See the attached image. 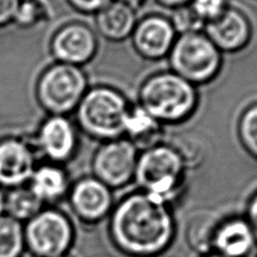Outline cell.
<instances>
[{
    "label": "cell",
    "instance_id": "6da1fadb",
    "mask_svg": "<svg viewBox=\"0 0 257 257\" xmlns=\"http://www.w3.org/2000/svg\"><path fill=\"white\" fill-rule=\"evenodd\" d=\"M108 236L127 257H158L176 237L172 206L144 191L124 195L108 215Z\"/></svg>",
    "mask_w": 257,
    "mask_h": 257
},
{
    "label": "cell",
    "instance_id": "7a4b0ae2",
    "mask_svg": "<svg viewBox=\"0 0 257 257\" xmlns=\"http://www.w3.org/2000/svg\"><path fill=\"white\" fill-rule=\"evenodd\" d=\"M200 102L199 88L172 70L151 73L138 88L137 104L165 126L190 121Z\"/></svg>",
    "mask_w": 257,
    "mask_h": 257
},
{
    "label": "cell",
    "instance_id": "3957f363",
    "mask_svg": "<svg viewBox=\"0 0 257 257\" xmlns=\"http://www.w3.org/2000/svg\"><path fill=\"white\" fill-rule=\"evenodd\" d=\"M132 103L109 85L89 86L76 108V124L90 139L105 142L124 137Z\"/></svg>",
    "mask_w": 257,
    "mask_h": 257
},
{
    "label": "cell",
    "instance_id": "277c9868",
    "mask_svg": "<svg viewBox=\"0 0 257 257\" xmlns=\"http://www.w3.org/2000/svg\"><path fill=\"white\" fill-rule=\"evenodd\" d=\"M189 167L182 150L164 142L139 154L135 183L138 190L172 206L184 191Z\"/></svg>",
    "mask_w": 257,
    "mask_h": 257
},
{
    "label": "cell",
    "instance_id": "5b68a950",
    "mask_svg": "<svg viewBox=\"0 0 257 257\" xmlns=\"http://www.w3.org/2000/svg\"><path fill=\"white\" fill-rule=\"evenodd\" d=\"M167 59L169 70L197 88L217 79L223 67V53L204 32L177 35Z\"/></svg>",
    "mask_w": 257,
    "mask_h": 257
},
{
    "label": "cell",
    "instance_id": "8992f818",
    "mask_svg": "<svg viewBox=\"0 0 257 257\" xmlns=\"http://www.w3.org/2000/svg\"><path fill=\"white\" fill-rule=\"evenodd\" d=\"M88 88L89 80L84 68L57 62L41 75L36 95L51 115L68 116L76 111Z\"/></svg>",
    "mask_w": 257,
    "mask_h": 257
},
{
    "label": "cell",
    "instance_id": "52a82bcc",
    "mask_svg": "<svg viewBox=\"0 0 257 257\" xmlns=\"http://www.w3.org/2000/svg\"><path fill=\"white\" fill-rule=\"evenodd\" d=\"M139 154L124 137L100 142L91 157V175L113 191L123 189L135 182Z\"/></svg>",
    "mask_w": 257,
    "mask_h": 257
},
{
    "label": "cell",
    "instance_id": "ba28073f",
    "mask_svg": "<svg viewBox=\"0 0 257 257\" xmlns=\"http://www.w3.org/2000/svg\"><path fill=\"white\" fill-rule=\"evenodd\" d=\"M75 239L71 220L58 210L39 212L26 227V241L34 256L61 257L67 255Z\"/></svg>",
    "mask_w": 257,
    "mask_h": 257
},
{
    "label": "cell",
    "instance_id": "9c48e42d",
    "mask_svg": "<svg viewBox=\"0 0 257 257\" xmlns=\"http://www.w3.org/2000/svg\"><path fill=\"white\" fill-rule=\"evenodd\" d=\"M50 48L57 62L84 68L97 56L99 40L95 29L88 24L70 22L54 33Z\"/></svg>",
    "mask_w": 257,
    "mask_h": 257
},
{
    "label": "cell",
    "instance_id": "30bf717a",
    "mask_svg": "<svg viewBox=\"0 0 257 257\" xmlns=\"http://www.w3.org/2000/svg\"><path fill=\"white\" fill-rule=\"evenodd\" d=\"M176 39L171 20L162 14H148L139 18L130 38L135 52L147 61L168 58Z\"/></svg>",
    "mask_w": 257,
    "mask_h": 257
},
{
    "label": "cell",
    "instance_id": "8fae6325",
    "mask_svg": "<svg viewBox=\"0 0 257 257\" xmlns=\"http://www.w3.org/2000/svg\"><path fill=\"white\" fill-rule=\"evenodd\" d=\"M69 200L77 217L89 224L108 218L114 206L113 190L93 175L73 183L69 190Z\"/></svg>",
    "mask_w": 257,
    "mask_h": 257
},
{
    "label": "cell",
    "instance_id": "7c38bea8",
    "mask_svg": "<svg viewBox=\"0 0 257 257\" xmlns=\"http://www.w3.org/2000/svg\"><path fill=\"white\" fill-rule=\"evenodd\" d=\"M203 32L223 54L238 53L248 48L254 26L247 13L230 4L221 16L205 25Z\"/></svg>",
    "mask_w": 257,
    "mask_h": 257
},
{
    "label": "cell",
    "instance_id": "4fadbf2b",
    "mask_svg": "<svg viewBox=\"0 0 257 257\" xmlns=\"http://www.w3.org/2000/svg\"><path fill=\"white\" fill-rule=\"evenodd\" d=\"M76 122L64 115H51L41 125L38 147L53 164L62 165L75 157L79 147Z\"/></svg>",
    "mask_w": 257,
    "mask_h": 257
},
{
    "label": "cell",
    "instance_id": "5bb4252c",
    "mask_svg": "<svg viewBox=\"0 0 257 257\" xmlns=\"http://www.w3.org/2000/svg\"><path fill=\"white\" fill-rule=\"evenodd\" d=\"M35 155L26 141L7 138L0 141V184L18 187L31 180Z\"/></svg>",
    "mask_w": 257,
    "mask_h": 257
},
{
    "label": "cell",
    "instance_id": "9a60e30c",
    "mask_svg": "<svg viewBox=\"0 0 257 257\" xmlns=\"http://www.w3.org/2000/svg\"><path fill=\"white\" fill-rule=\"evenodd\" d=\"M256 248L254 231L245 215H232L220 220L212 253L221 257H248Z\"/></svg>",
    "mask_w": 257,
    "mask_h": 257
},
{
    "label": "cell",
    "instance_id": "2e32d148",
    "mask_svg": "<svg viewBox=\"0 0 257 257\" xmlns=\"http://www.w3.org/2000/svg\"><path fill=\"white\" fill-rule=\"evenodd\" d=\"M138 20L137 8L121 0H112L95 15V31L109 42H123L131 38Z\"/></svg>",
    "mask_w": 257,
    "mask_h": 257
},
{
    "label": "cell",
    "instance_id": "e0dca14e",
    "mask_svg": "<svg viewBox=\"0 0 257 257\" xmlns=\"http://www.w3.org/2000/svg\"><path fill=\"white\" fill-rule=\"evenodd\" d=\"M124 138L141 153L166 142V126L136 103L128 113Z\"/></svg>",
    "mask_w": 257,
    "mask_h": 257
},
{
    "label": "cell",
    "instance_id": "ac0fdd59",
    "mask_svg": "<svg viewBox=\"0 0 257 257\" xmlns=\"http://www.w3.org/2000/svg\"><path fill=\"white\" fill-rule=\"evenodd\" d=\"M30 181L31 191L42 202L60 200L70 190L68 174L59 164H48L38 167Z\"/></svg>",
    "mask_w": 257,
    "mask_h": 257
},
{
    "label": "cell",
    "instance_id": "d6986e66",
    "mask_svg": "<svg viewBox=\"0 0 257 257\" xmlns=\"http://www.w3.org/2000/svg\"><path fill=\"white\" fill-rule=\"evenodd\" d=\"M221 218L209 211L197 212L189 219L185 238L190 248L201 256L212 253L213 239Z\"/></svg>",
    "mask_w": 257,
    "mask_h": 257
},
{
    "label": "cell",
    "instance_id": "ffe728a7",
    "mask_svg": "<svg viewBox=\"0 0 257 257\" xmlns=\"http://www.w3.org/2000/svg\"><path fill=\"white\" fill-rule=\"evenodd\" d=\"M42 203L30 187H15L6 196V209L16 220L33 218L40 212Z\"/></svg>",
    "mask_w": 257,
    "mask_h": 257
},
{
    "label": "cell",
    "instance_id": "44dd1931",
    "mask_svg": "<svg viewBox=\"0 0 257 257\" xmlns=\"http://www.w3.org/2000/svg\"><path fill=\"white\" fill-rule=\"evenodd\" d=\"M24 248L21 223L12 217H0V257H18Z\"/></svg>",
    "mask_w": 257,
    "mask_h": 257
},
{
    "label": "cell",
    "instance_id": "7402d4cb",
    "mask_svg": "<svg viewBox=\"0 0 257 257\" xmlns=\"http://www.w3.org/2000/svg\"><path fill=\"white\" fill-rule=\"evenodd\" d=\"M237 136L242 149L257 159V102L249 104L241 112L237 123Z\"/></svg>",
    "mask_w": 257,
    "mask_h": 257
},
{
    "label": "cell",
    "instance_id": "603a6c76",
    "mask_svg": "<svg viewBox=\"0 0 257 257\" xmlns=\"http://www.w3.org/2000/svg\"><path fill=\"white\" fill-rule=\"evenodd\" d=\"M169 20H171L177 35L203 32L205 27V24L193 11L190 4L173 9Z\"/></svg>",
    "mask_w": 257,
    "mask_h": 257
},
{
    "label": "cell",
    "instance_id": "cb8c5ba5",
    "mask_svg": "<svg viewBox=\"0 0 257 257\" xmlns=\"http://www.w3.org/2000/svg\"><path fill=\"white\" fill-rule=\"evenodd\" d=\"M48 6L47 0H20L15 21L22 25L33 24L40 17L47 15Z\"/></svg>",
    "mask_w": 257,
    "mask_h": 257
},
{
    "label": "cell",
    "instance_id": "d4e9b609",
    "mask_svg": "<svg viewBox=\"0 0 257 257\" xmlns=\"http://www.w3.org/2000/svg\"><path fill=\"white\" fill-rule=\"evenodd\" d=\"M190 5L206 25L221 16L230 3L229 0H192Z\"/></svg>",
    "mask_w": 257,
    "mask_h": 257
},
{
    "label": "cell",
    "instance_id": "484cf974",
    "mask_svg": "<svg viewBox=\"0 0 257 257\" xmlns=\"http://www.w3.org/2000/svg\"><path fill=\"white\" fill-rule=\"evenodd\" d=\"M112 0H67L72 9L84 15H96Z\"/></svg>",
    "mask_w": 257,
    "mask_h": 257
},
{
    "label": "cell",
    "instance_id": "4316f807",
    "mask_svg": "<svg viewBox=\"0 0 257 257\" xmlns=\"http://www.w3.org/2000/svg\"><path fill=\"white\" fill-rule=\"evenodd\" d=\"M20 0H0V26L15 20Z\"/></svg>",
    "mask_w": 257,
    "mask_h": 257
},
{
    "label": "cell",
    "instance_id": "83f0119b",
    "mask_svg": "<svg viewBox=\"0 0 257 257\" xmlns=\"http://www.w3.org/2000/svg\"><path fill=\"white\" fill-rule=\"evenodd\" d=\"M245 218L249 222L251 229H253L257 242V191L251 194L248 202H247Z\"/></svg>",
    "mask_w": 257,
    "mask_h": 257
},
{
    "label": "cell",
    "instance_id": "f1b7e54d",
    "mask_svg": "<svg viewBox=\"0 0 257 257\" xmlns=\"http://www.w3.org/2000/svg\"><path fill=\"white\" fill-rule=\"evenodd\" d=\"M155 2L157 3L159 6L173 11V9H175V8L185 6V5L190 4L192 0H155Z\"/></svg>",
    "mask_w": 257,
    "mask_h": 257
},
{
    "label": "cell",
    "instance_id": "f546056e",
    "mask_svg": "<svg viewBox=\"0 0 257 257\" xmlns=\"http://www.w3.org/2000/svg\"><path fill=\"white\" fill-rule=\"evenodd\" d=\"M121 2L125 3L127 5H130V6L135 7V8H139L140 6H142L146 3V0H121Z\"/></svg>",
    "mask_w": 257,
    "mask_h": 257
},
{
    "label": "cell",
    "instance_id": "4dcf8cb0",
    "mask_svg": "<svg viewBox=\"0 0 257 257\" xmlns=\"http://www.w3.org/2000/svg\"><path fill=\"white\" fill-rule=\"evenodd\" d=\"M5 209H6V196L4 195V193L0 190V215L3 214Z\"/></svg>",
    "mask_w": 257,
    "mask_h": 257
},
{
    "label": "cell",
    "instance_id": "1f68e13d",
    "mask_svg": "<svg viewBox=\"0 0 257 257\" xmlns=\"http://www.w3.org/2000/svg\"><path fill=\"white\" fill-rule=\"evenodd\" d=\"M201 257H221V256H219V255H217V254H214V253H211V254H209V255H205V256H201Z\"/></svg>",
    "mask_w": 257,
    "mask_h": 257
},
{
    "label": "cell",
    "instance_id": "d6a6232c",
    "mask_svg": "<svg viewBox=\"0 0 257 257\" xmlns=\"http://www.w3.org/2000/svg\"><path fill=\"white\" fill-rule=\"evenodd\" d=\"M248 257H257V248L253 251V253H251Z\"/></svg>",
    "mask_w": 257,
    "mask_h": 257
},
{
    "label": "cell",
    "instance_id": "836d02e7",
    "mask_svg": "<svg viewBox=\"0 0 257 257\" xmlns=\"http://www.w3.org/2000/svg\"><path fill=\"white\" fill-rule=\"evenodd\" d=\"M61 257H71V256H69V255H64V256H61Z\"/></svg>",
    "mask_w": 257,
    "mask_h": 257
}]
</instances>
